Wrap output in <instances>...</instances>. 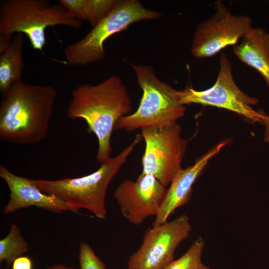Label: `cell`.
<instances>
[{
    "mask_svg": "<svg viewBox=\"0 0 269 269\" xmlns=\"http://www.w3.org/2000/svg\"><path fill=\"white\" fill-rule=\"evenodd\" d=\"M71 95L67 115L70 119L85 121L88 132L98 139L96 158L102 163L111 157V136L117 123L133 109L127 87L113 75L96 85H80Z\"/></svg>",
    "mask_w": 269,
    "mask_h": 269,
    "instance_id": "6da1fadb",
    "label": "cell"
},
{
    "mask_svg": "<svg viewBox=\"0 0 269 269\" xmlns=\"http://www.w3.org/2000/svg\"><path fill=\"white\" fill-rule=\"evenodd\" d=\"M57 96L46 85L15 84L2 95L0 139L17 144L40 142L47 134Z\"/></svg>",
    "mask_w": 269,
    "mask_h": 269,
    "instance_id": "7a4b0ae2",
    "label": "cell"
},
{
    "mask_svg": "<svg viewBox=\"0 0 269 269\" xmlns=\"http://www.w3.org/2000/svg\"><path fill=\"white\" fill-rule=\"evenodd\" d=\"M141 138L140 134H136L120 153L110 157L88 175L58 180L32 179L33 181L42 192L62 200L70 211L78 213L80 209H85L104 219L107 215L105 201L109 184Z\"/></svg>",
    "mask_w": 269,
    "mask_h": 269,
    "instance_id": "3957f363",
    "label": "cell"
},
{
    "mask_svg": "<svg viewBox=\"0 0 269 269\" xmlns=\"http://www.w3.org/2000/svg\"><path fill=\"white\" fill-rule=\"evenodd\" d=\"M131 65L142 95L135 112L121 118L115 130L132 132L147 126L169 125L184 116L186 107L181 103L180 90L160 80L151 66Z\"/></svg>",
    "mask_w": 269,
    "mask_h": 269,
    "instance_id": "277c9868",
    "label": "cell"
},
{
    "mask_svg": "<svg viewBox=\"0 0 269 269\" xmlns=\"http://www.w3.org/2000/svg\"><path fill=\"white\" fill-rule=\"evenodd\" d=\"M64 25L76 29L81 21L71 17L59 4L46 0H4L0 2V34L11 37L26 35L33 49L42 51L46 44V28Z\"/></svg>",
    "mask_w": 269,
    "mask_h": 269,
    "instance_id": "5b68a950",
    "label": "cell"
},
{
    "mask_svg": "<svg viewBox=\"0 0 269 269\" xmlns=\"http://www.w3.org/2000/svg\"><path fill=\"white\" fill-rule=\"evenodd\" d=\"M162 15L158 11L146 8L139 0H117L110 13L83 38L66 47L65 57L72 66L99 62L105 56L104 43L110 37L126 30L134 23L158 19Z\"/></svg>",
    "mask_w": 269,
    "mask_h": 269,
    "instance_id": "8992f818",
    "label": "cell"
},
{
    "mask_svg": "<svg viewBox=\"0 0 269 269\" xmlns=\"http://www.w3.org/2000/svg\"><path fill=\"white\" fill-rule=\"evenodd\" d=\"M181 133L177 122L141 129L145 143L141 173L153 176L165 187L182 169L188 140L182 137Z\"/></svg>",
    "mask_w": 269,
    "mask_h": 269,
    "instance_id": "52a82bcc",
    "label": "cell"
},
{
    "mask_svg": "<svg viewBox=\"0 0 269 269\" xmlns=\"http://www.w3.org/2000/svg\"><path fill=\"white\" fill-rule=\"evenodd\" d=\"M219 62V70L214 84L203 91L189 86L180 90L182 104L185 106L199 104L223 108L253 122L260 123L264 112L252 108L259 103V100L246 94L237 85L233 77L231 62L224 53L221 54Z\"/></svg>",
    "mask_w": 269,
    "mask_h": 269,
    "instance_id": "ba28073f",
    "label": "cell"
},
{
    "mask_svg": "<svg viewBox=\"0 0 269 269\" xmlns=\"http://www.w3.org/2000/svg\"><path fill=\"white\" fill-rule=\"evenodd\" d=\"M192 231L189 217L182 214L148 228L142 243L127 262L128 269H163L174 259L177 247Z\"/></svg>",
    "mask_w": 269,
    "mask_h": 269,
    "instance_id": "9c48e42d",
    "label": "cell"
},
{
    "mask_svg": "<svg viewBox=\"0 0 269 269\" xmlns=\"http://www.w3.org/2000/svg\"><path fill=\"white\" fill-rule=\"evenodd\" d=\"M215 9L214 14L195 29L191 52L196 58L211 57L228 46H234L253 28L250 17L232 14L221 1L215 2Z\"/></svg>",
    "mask_w": 269,
    "mask_h": 269,
    "instance_id": "30bf717a",
    "label": "cell"
},
{
    "mask_svg": "<svg viewBox=\"0 0 269 269\" xmlns=\"http://www.w3.org/2000/svg\"><path fill=\"white\" fill-rule=\"evenodd\" d=\"M166 191L153 176L141 173L134 181L125 179L121 182L114 193V198L123 216L137 226L157 215Z\"/></svg>",
    "mask_w": 269,
    "mask_h": 269,
    "instance_id": "8fae6325",
    "label": "cell"
},
{
    "mask_svg": "<svg viewBox=\"0 0 269 269\" xmlns=\"http://www.w3.org/2000/svg\"><path fill=\"white\" fill-rule=\"evenodd\" d=\"M0 177L6 183L10 192L9 201L3 209L5 214L32 206L54 213L69 211L60 198L42 192L32 179L12 173L3 164L0 165Z\"/></svg>",
    "mask_w": 269,
    "mask_h": 269,
    "instance_id": "7c38bea8",
    "label": "cell"
},
{
    "mask_svg": "<svg viewBox=\"0 0 269 269\" xmlns=\"http://www.w3.org/2000/svg\"><path fill=\"white\" fill-rule=\"evenodd\" d=\"M227 143V140L220 142L198 159L193 165L185 169H181L178 172L167 189L165 196L152 226L167 222L169 217L177 209L188 203L192 195V186L209 160L218 154Z\"/></svg>",
    "mask_w": 269,
    "mask_h": 269,
    "instance_id": "4fadbf2b",
    "label": "cell"
},
{
    "mask_svg": "<svg viewBox=\"0 0 269 269\" xmlns=\"http://www.w3.org/2000/svg\"><path fill=\"white\" fill-rule=\"evenodd\" d=\"M233 52L242 62L257 70L269 88V33L264 29L253 28Z\"/></svg>",
    "mask_w": 269,
    "mask_h": 269,
    "instance_id": "5bb4252c",
    "label": "cell"
},
{
    "mask_svg": "<svg viewBox=\"0 0 269 269\" xmlns=\"http://www.w3.org/2000/svg\"><path fill=\"white\" fill-rule=\"evenodd\" d=\"M24 34L16 33L9 46L0 53V93L1 95L20 82L24 64L23 57Z\"/></svg>",
    "mask_w": 269,
    "mask_h": 269,
    "instance_id": "9a60e30c",
    "label": "cell"
},
{
    "mask_svg": "<svg viewBox=\"0 0 269 269\" xmlns=\"http://www.w3.org/2000/svg\"><path fill=\"white\" fill-rule=\"evenodd\" d=\"M116 0H59L58 3L72 17L87 20L93 27L104 19L117 3Z\"/></svg>",
    "mask_w": 269,
    "mask_h": 269,
    "instance_id": "2e32d148",
    "label": "cell"
},
{
    "mask_svg": "<svg viewBox=\"0 0 269 269\" xmlns=\"http://www.w3.org/2000/svg\"><path fill=\"white\" fill-rule=\"evenodd\" d=\"M28 249L29 245L19 228L12 224L7 236L0 240V263L5 262L7 266L10 265Z\"/></svg>",
    "mask_w": 269,
    "mask_h": 269,
    "instance_id": "e0dca14e",
    "label": "cell"
},
{
    "mask_svg": "<svg viewBox=\"0 0 269 269\" xmlns=\"http://www.w3.org/2000/svg\"><path fill=\"white\" fill-rule=\"evenodd\" d=\"M205 246L203 238L198 237L185 254L174 260L163 269H211L201 260Z\"/></svg>",
    "mask_w": 269,
    "mask_h": 269,
    "instance_id": "ac0fdd59",
    "label": "cell"
},
{
    "mask_svg": "<svg viewBox=\"0 0 269 269\" xmlns=\"http://www.w3.org/2000/svg\"><path fill=\"white\" fill-rule=\"evenodd\" d=\"M78 258L80 269H107L105 264L87 243L80 244Z\"/></svg>",
    "mask_w": 269,
    "mask_h": 269,
    "instance_id": "d6986e66",
    "label": "cell"
},
{
    "mask_svg": "<svg viewBox=\"0 0 269 269\" xmlns=\"http://www.w3.org/2000/svg\"><path fill=\"white\" fill-rule=\"evenodd\" d=\"M12 269H33L31 259L27 256H21L12 263Z\"/></svg>",
    "mask_w": 269,
    "mask_h": 269,
    "instance_id": "ffe728a7",
    "label": "cell"
},
{
    "mask_svg": "<svg viewBox=\"0 0 269 269\" xmlns=\"http://www.w3.org/2000/svg\"><path fill=\"white\" fill-rule=\"evenodd\" d=\"M260 123L265 126L264 141L269 143V115L264 113Z\"/></svg>",
    "mask_w": 269,
    "mask_h": 269,
    "instance_id": "44dd1931",
    "label": "cell"
},
{
    "mask_svg": "<svg viewBox=\"0 0 269 269\" xmlns=\"http://www.w3.org/2000/svg\"><path fill=\"white\" fill-rule=\"evenodd\" d=\"M47 269H77L76 268L69 267L63 265H55L53 266L47 268Z\"/></svg>",
    "mask_w": 269,
    "mask_h": 269,
    "instance_id": "7402d4cb",
    "label": "cell"
},
{
    "mask_svg": "<svg viewBox=\"0 0 269 269\" xmlns=\"http://www.w3.org/2000/svg\"><path fill=\"white\" fill-rule=\"evenodd\" d=\"M8 269V268H4V269Z\"/></svg>",
    "mask_w": 269,
    "mask_h": 269,
    "instance_id": "603a6c76",
    "label": "cell"
}]
</instances>
